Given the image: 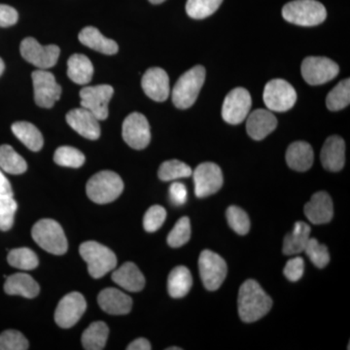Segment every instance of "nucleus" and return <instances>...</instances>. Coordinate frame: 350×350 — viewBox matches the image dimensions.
Here are the masks:
<instances>
[{
  "instance_id": "nucleus-43",
  "label": "nucleus",
  "mask_w": 350,
  "mask_h": 350,
  "mask_svg": "<svg viewBox=\"0 0 350 350\" xmlns=\"http://www.w3.org/2000/svg\"><path fill=\"white\" fill-rule=\"evenodd\" d=\"M165 218H167V211L163 206H151L144 215V227L145 231L149 232L158 231L165 223Z\"/></svg>"
},
{
  "instance_id": "nucleus-14",
  "label": "nucleus",
  "mask_w": 350,
  "mask_h": 350,
  "mask_svg": "<svg viewBox=\"0 0 350 350\" xmlns=\"http://www.w3.org/2000/svg\"><path fill=\"white\" fill-rule=\"evenodd\" d=\"M123 138L131 148L142 150L150 144V126L142 113L133 112L123 123Z\"/></svg>"
},
{
  "instance_id": "nucleus-17",
  "label": "nucleus",
  "mask_w": 350,
  "mask_h": 350,
  "mask_svg": "<svg viewBox=\"0 0 350 350\" xmlns=\"http://www.w3.org/2000/svg\"><path fill=\"white\" fill-rule=\"evenodd\" d=\"M142 86L144 93L151 100L163 103L169 98L170 78L163 68H149L142 77Z\"/></svg>"
},
{
  "instance_id": "nucleus-49",
  "label": "nucleus",
  "mask_w": 350,
  "mask_h": 350,
  "mask_svg": "<svg viewBox=\"0 0 350 350\" xmlns=\"http://www.w3.org/2000/svg\"><path fill=\"white\" fill-rule=\"evenodd\" d=\"M4 68H5V66H4L3 61H2V59H0V76L3 73Z\"/></svg>"
},
{
  "instance_id": "nucleus-48",
  "label": "nucleus",
  "mask_w": 350,
  "mask_h": 350,
  "mask_svg": "<svg viewBox=\"0 0 350 350\" xmlns=\"http://www.w3.org/2000/svg\"><path fill=\"white\" fill-rule=\"evenodd\" d=\"M128 350H151L152 347L150 342L144 338H139L137 340H133L126 347Z\"/></svg>"
},
{
  "instance_id": "nucleus-21",
  "label": "nucleus",
  "mask_w": 350,
  "mask_h": 350,
  "mask_svg": "<svg viewBox=\"0 0 350 350\" xmlns=\"http://www.w3.org/2000/svg\"><path fill=\"white\" fill-rule=\"evenodd\" d=\"M246 122V131L251 138L262 140L273 133L278 126V119L273 112L266 109H256L251 112Z\"/></svg>"
},
{
  "instance_id": "nucleus-30",
  "label": "nucleus",
  "mask_w": 350,
  "mask_h": 350,
  "mask_svg": "<svg viewBox=\"0 0 350 350\" xmlns=\"http://www.w3.org/2000/svg\"><path fill=\"white\" fill-rule=\"evenodd\" d=\"M12 131L15 137L25 145L29 150L38 152L43 147L42 133L38 129L29 122H17L12 125Z\"/></svg>"
},
{
  "instance_id": "nucleus-46",
  "label": "nucleus",
  "mask_w": 350,
  "mask_h": 350,
  "mask_svg": "<svg viewBox=\"0 0 350 350\" xmlns=\"http://www.w3.org/2000/svg\"><path fill=\"white\" fill-rule=\"evenodd\" d=\"M19 15L13 7L0 4V27H8L18 22Z\"/></svg>"
},
{
  "instance_id": "nucleus-25",
  "label": "nucleus",
  "mask_w": 350,
  "mask_h": 350,
  "mask_svg": "<svg viewBox=\"0 0 350 350\" xmlns=\"http://www.w3.org/2000/svg\"><path fill=\"white\" fill-rule=\"evenodd\" d=\"M313 150L308 142H296L288 147L286 162L290 169L296 172H306L312 167Z\"/></svg>"
},
{
  "instance_id": "nucleus-24",
  "label": "nucleus",
  "mask_w": 350,
  "mask_h": 350,
  "mask_svg": "<svg viewBox=\"0 0 350 350\" xmlns=\"http://www.w3.org/2000/svg\"><path fill=\"white\" fill-rule=\"evenodd\" d=\"M4 291L8 295H18L27 299H33L40 292L39 284L27 273H15L6 278Z\"/></svg>"
},
{
  "instance_id": "nucleus-7",
  "label": "nucleus",
  "mask_w": 350,
  "mask_h": 350,
  "mask_svg": "<svg viewBox=\"0 0 350 350\" xmlns=\"http://www.w3.org/2000/svg\"><path fill=\"white\" fill-rule=\"evenodd\" d=\"M199 269L202 283L209 291L219 289L224 282L228 273L225 260L211 250H204L200 253Z\"/></svg>"
},
{
  "instance_id": "nucleus-9",
  "label": "nucleus",
  "mask_w": 350,
  "mask_h": 350,
  "mask_svg": "<svg viewBox=\"0 0 350 350\" xmlns=\"http://www.w3.org/2000/svg\"><path fill=\"white\" fill-rule=\"evenodd\" d=\"M301 75L312 86L325 84L337 77L340 68L335 62L325 57H308L301 64Z\"/></svg>"
},
{
  "instance_id": "nucleus-29",
  "label": "nucleus",
  "mask_w": 350,
  "mask_h": 350,
  "mask_svg": "<svg viewBox=\"0 0 350 350\" xmlns=\"http://www.w3.org/2000/svg\"><path fill=\"white\" fill-rule=\"evenodd\" d=\"M68 75L76 84H88L93 78V64L84 55H72L68 61Z\"/></svg>"
},
{
  "instance_id": "nucleus-18",
  "label": "nucleus",
  "mask_w": 350,
  "mask_h": 350,
  "mask_svg": "<svg viewBox=\"0 0 350 350\" xmlns=\"http://www.w3.org/2000/svg\"><path fill=\"white\" fill-rule=\"evenodd\" d=\"M66 122L83 137L96 140L100 137V126L93 113L86 108H76L66 114Z\"/></svg>"
},
{
  "instance_id": "nucleus-32",
  "label": "nucleus",
  "mask_w": 350,
  "mask_h": 350,
  "mask_svg": "<svg viewBox=\"0 0 350 350\" xmlns=\"http://www.w3.org/2000/svg\"><path fill=\"white\" fill-rule=\"evenodd\" d=\"M0 170L7 174L17 175L27 172V163L10 145L0 146Z\"/></svg>"
},
{
  "instance_id": "nucleus-37",
  "label": "nucleus",
  "mask_w": 350,
  "mask_h": 350,
  "mask_svg": "<svg viewBox=\"0 0 350 350\" xmlns=\"http://www.w3.org/2000/svg\"><path fill=\"white\" fill-rule=\"evenodd\" d=\"M85 156L81 151L70 146H62L55 152L54 161L62 167L78 169L85 163Z\"/></svg>"
},
{
  "instance_id": "nucleus-15",
  "label": "nucleus",
  "mask_w": 350,
  "mask_h": 350,
  "mask_svg": "<svg viewBox=\"0 0 350 350\" xmlns=\"http://www.w3.org/2000/svg\"><path fill=\"white\" fill-rule=\"evenodd\" d=\"M192 174L194 177L195 194L198 198L215 194L223 186L222 170L216 163H200Z\"/></svg>"
},
{
  "instance_id": "nucleus-11",
  "label": "nucleus",
  "mask_w": 350,
  "mask_h": 350,
  "mask_svg": "<svg viewBox=\"0 0 350 350\" xmlns=\"http://www.w3.org/2000/svg\"><path fill=\"white\" fill-rule=\"evenodd\" d=\"M31 77L36 105L42 108L54 107L62 96V87L57 84L55 76L49 71L38 69L32 72Z\"/></svg>"
},
{
  "instance_id": "nucleus-31",
  "label": "nucleus",
  "mask_w": 350,
  "mask_h": 350,
  "mask_svg": "<svg viewBox=\"0 0 350 350\" xmlns=\"http://www.w3.org/2000/svg\"><path fill=\"white\" fill-rule=\"evenodd\" d=\"M109 329L103 321L94 322L82 335V345L86 350H101L107 345Z\"/></svg>"
},
{
  "instance_id": "nucleus-36",
  "label": "nucleus",
  "mask_w": 350,
  "mask_h": 350,
  "mask_svg": "<svg viewBox=\"0 0 350 350\" xmlns=\"http://www.w3.org/2000/svg\"><path fill=\"white\" fill-rule=\"evenodd\" d=\"M223 0H187L186 12L192 19H206L218 10Z\"/></svg>"
},
{
  "instance_id": "nucleus-45",
  "label": "nucleus",
  "mask_w": 350,
  "mask_h": 350,
  "mask_svg": "<svg viewBox=\"0 0 350 350\" xmlns=\"http://www.w3.org/2000/svg\"><path fill=\"white\" fill-rule=\"evenodd\" d=\"M187 188L180 182H174L170 187V202L176 206H183L187 202Z\"/></svg>"
},
{
  "instance_id": "nucleus-28",
  "label": "nucleus",
  "mask_w": 350,
  "mask_h": 350,
  "mask_svg": "<svg viewBox=\"0 0 350 350\" xmlns=\"http://www.w3.org/2000/svg\"><path fill=\"white\" fill-rule=\"evenodd\" d=\"M192 285V275L186 267H176L170 271L167 278V291L172 298H183L189 293Z\"/></svg>"
},
{
  "instance_id": "nucleus-1",
  "label": "nucleus",
  "mask_w": 350,
  "mask_h": 350,
  "mask_svg": "<svg viewBox=\"0 0 350 350\" xmlns=\"http://www.w3.org/2000/svg\"><path fill=\"white\" fill-rule=\"evenodd\" d=\"M238 306L241 319L252 323L271 310L273 300L256 280H248L239 288Z\"/></svg>"
},
{
  "instance_id": "nucleus-12",
  "label": "nucleus",
  "mask_w": 350,
  "mask_h": 350,
  "mask_svg": "<svg viewBox=\"0 0 350 350\" xmlns=\"http://www.w3.org/2000/svg\"><path fill=\"white\" fill-rule=\"evenodd\" d=\"M252 100L250 92L244 88H234L227 94L223 103L222 117L231 125L243 123L250 114Z\"/></svg>"
},
{
  "instance_id": "nucleus-13",
  "label": "nucleus",
  "mask_w": 350,
  "mask_h": 350,
  "mask_svg": "<svg viewBox=\"0 0 350 350\" xmlns=\"http://www.w3.org/2000/svg\"><path fill=\"white\" fill-rule=\"evenodd\" d=\"M114 90L109 85L85 87L80 91L81 107L93 113L98 121L107 120L109 111L108 105L112 98Z\"/></svg>"
},
{
  "instance_id": "nucleus-20",
  "label": "nucleus",
  "mask_w": 350,
  "mask_h": 350,
  "mask_svg": "<svg viewBox=\"0 0 350 350\" xmlns=\"http://www.w3.org/2000/svg\"><path fill=\"white\" fill-rule=\"evenodd\" d=\"M306 217L315 225L330 222L334 215L333 202L326 192H317L305 206Z\"/></svg>"
},
{
  "instance_id": "nucleus-26",
  "label": "nucleus",
  "mask_w": 350,
  "mask_h": 350,
  "mask_svg": "<svg viewBox=\"0 0 350 350\" xmlns=\"http://www.w3.org/2000/svg\"><path fill=\"white\" fill-rule=\"evenodd\" d=\"M80 42L96 52L105 55H115L118 52L117 43L112 39L107 38L94 27H87L78 36Z\"/></svg>"
},
{
  "instance_id": "nucleus-8",
  "label": "nucleus",
  "mask_w": 350,
  "mask_h": 350,
  "mask_svg": "<svg viewBox=\"0 0 350 350\" xmlns=\"http://www.w3.org/2000/svg\"><path fill=\"white\" fill-rule=\"evenodd\" d=\"M262 98L269 111L285 112L294 107L297 93L290 83L283 79H273L267 83Z\"/></svg>"
},
{
  "instance_id": "nucleus-50",
  "label": "nucleus",
  "mask_w": 350,
  "mask_h": 350,
  "mask_svg": "<svg viewBox=\"0 0 350 350\" xmlns=\"http://www.w3.org/2000/svg\"><path fill=\"white\" fill-rule=\"evenodd\" d=\"M149 1H150L151 3L153 4H161L163 3V2H165V0H149Z\"/></svg>"
},
{
  "instance_id": "nucleus-3",
  "label": "nucleus",
  "mask_w": 350,
  "mask_h": 350,
  "mask_svg": "<svg viewBox=\"0 0 350 350\" xmlns=\"http://www.w3.org/2000/svg\"><path fill=\"white\" fill-rule=\"evenodd\" d=\"M206 80V69L196 66L189 69L176 82L172 90V101L179 109H187L197 100L200 89Z\"/></svg>"
},
{
  "instance_id": "nucleus-39",
  "label": "nucleus",
  "mask_w": 350,
  "mask_h": 350,
  "mask_svg": "<svg viewBox=\"0 0 350 350\" xmlns=\"http://www.w3.org/2000/svg\"><path fill=\"white\" fill-rule=\"evenodd\" d=\"M228 224L237 234L245 236L250 230V220L247 213L241 207L232 206L227 209L226 213Z\"/></svg>"
},
{
  "instance_id": "nucleus-10",
  "label": "nucleus",
  "mask_w": 350,
  "mask_h": 350,
  "mask_svg": "<svg viewBox=\"0 0 350 350\" xmlns=\"http://www.w3.org/2000/svg\"><path fill=\"white\" fill-rule=\"evenodd\" d=\"M21 55L27 63L39 69L53 68L59 59L61 50L56 45L43 46L36 39L27 38L21 43Z\"/></svg>"
},
{
  "instance_id": "nucleus-51",
  "label": "nucleus",
  "mask_w": 350,
  "mask_h": 350,
  "mask_svg": "<svg viewBox=\"0 0 350 350\" xmlns=\"http://www.w3.org/2000/svg\"><path fill=\"white\" fill-rule=\"evenodd\" d=\"M169 350H181L180 347H170Z\"/></svg>"
},
{
  "instance_id": "nucleus-27",
  "label": "nucleus",
  "mask_w": 350,
  "mask_h": 350,
  "mask_svg": "<svg viewBox=\"0 0 350 350\" xmlns=\"http://www.w3.org/2000/svg\"><path fill=\"white\" fill-rule=\"evenodd\" d=\"M310 227L303 221L295 223L293 230L283 241V254L291 256L304 252L310 239Z\"/></svg>"
},
{
  "instance_id": "nucleus-16",
  "label": "nucleus",
  "mask_w": 350,
  "mask_h": 350,
  "mask_svg": "<svg viewBox=\"0 0 350 350\" xmlns=\"http://www.w3.org/2000/svg\"><path fill=\"white\" fill-rule=\"evenodd\" d=\"M86 308L84 296L78 292H71L59 301L55 312V321L61 328H71L81 319Z\"/></svg>"
},
{
  "instance_id": "nucleus-40",
  "label": "nucleus",
  "mask_w": 350,
  "mask_h": 350,
  "mask_svg": "<svg viewBox=\"0 0 350 350\" xmlns=\"http://www.w3.org/2000/svg\"><path fill=\"white\" fill-rule=\"evenodd\" d=\"M191 238V222L188 217H182L177 221L174 229L167 236V243L170 247H181L188 243Z\"/></svg>"
},
{
  "instance_id": "nucleus-41",
  "label": "nucleus",
  "mask_w": 350,
  "mask_h": 350,
  "mask_svg": "<svg viewBox=\"0 0 350 350\" xmlns=\"http://www.w3.org/2000/svg\"><path fill=\"white\" fill-rule=\"evenodd\" d=\"M18 204L14 196H0V230L8 231L13 227Z\"/></svg>"
},
{
  "instance_id": "nucleus-22",
  "label": "nucleus",
  "mask_w": 350,
  "mask_h": 350,
  "mask_svg": "<svg viewBox=\"0 0 350 350\" xmlns=\"http://www.w3.org/2000/svg\"><path fill=\"white\" fill-rule=\"evenodd\" d=\"M98 301L103 312L113 315L126 314L133 308L131 297L116 288L103 290L98 295Z\"/></svg>"
},
{
  "instance_id": "nucleus-35",
  "label": "nucleus",
  "mask_w": 350,
  "mask_h": 350,
  "mask_svg": "<svg viewBox=\"0 0 350 350\" xmlns=\"http://www.w3.org/2000/svg\"><path fill=\"white\" fill-rule=\"evenodd\" d=\"M192 169L187 163L178 160H170L163 163L159 169V178L162 181H172L186 178L192 175Z\"/></svg>"
},
{
  "instance_id": "nucleus-47",
  "label": "nucleus",
  "mask_w": 350,
  "mask_h": 350,
  "mask_svg": "<svg viewBox=\"0 0 350 350\" xmlns=\"http://www.w3.org/2000/svg\"><path fill=\"white\" fill-rule=\"evenodd\" d=\"M0 196H14L10 182L0 170Z\"/></svg>"
},
{
  "instance_id": "nucleus-44",
  "label": "nucleus",
  "mask_w": 350,
  "mask_h": 350,
  "mask_svg": "<svg viewBox=\"0 0 350 350\" xmlns=\"http://www.w3.org/2000/svg\"><path fill=\"white\" fill-rule=\"evenodd\" d=\"M305 271V262L301 257H295L289 260L285 265L283 273L288 280L292 282H298L301 278Z\"/></svg>"
},
{
  "instance_id": "nucleus-4",
  "label": "nucleus",
  "mask_w": 350,
  "mask_h": 350,
  "mask_svg": "<svg viewBox=\"0 0 350 350\" xmlns=\"http://www.w3.org/2000/svg\"><path fill=\"white\" fill-rule=\"evenodd\" d=\"M124 182L121 177L110 170H103L93 175L88 181V197L98 204H109L123 193Z\"/></svg>"
},
{
  "instance_id": "nucleus-23",
  "label": "nucleus",
  "mask_w": 350,
  "mask_h": 350,
  "mask_svg": "<svg viewBox=\"0 0 350 350\" xmlns=\"http://www.w3.org/2000/svg\"><path fill=\"white\" fill-rule=\"evenodd\" d=\"M112 280L129 292H139L145 286V278L137 265L126 262L112 273Z\"/></svg>"
},
{
  "instance_id": "nucleus-6",
  "label": "nucleus",
  "mask_w": 350,
  "mask_h": 350,
  "mask_svg": "<svg viewBox=\"0 0 350 350\" xmlns=\"http://www.w3.org/2000/svg\"><path fill=\"white\" fill-rule=\"evenodd\" d=\"M79 253L88 265V271L94 278H100L116 268L114 252L96 241H86L79 247Z\"/></svg>"
},
{
  "instance_id": "nucleus-34",
  "label": "nucleus",
  "mask_w": 350,
  "mask_h": 350,
  "mask_svg": "<svg viewBox=\"0 0 350 350\" xmlns=\"http://www.w3.org/2000/svg\"><path fill=\"white\" fill-rule=\"evenodd\" d=\"M350 103V81L349 78L338 83L328 94L326 105L331 111H340L349 107Z\"/></svg>"
},
{
  "instance_id": "nucleus-19",
  "label": "nucleus",
  "mask_w": 350,
  "mask_h": 350,
  "mask_svg": "<svg viewBox=\"0 0 350 350\" xmlns=\"http://www.w3.org/2000/svg\"><path fill=\"white\" fill-rule=\"evenodd\" d=\"M320 160L324 169L329 172H337L342 170L345 163V140L338 135L327 138L322 147Z\"/></svg>"
},
{
  "instance_id": "nucleus-33",
  "label": "nucleus",
  "mask_w": 350,
  "mask_h": 350,
  "mask_svg": "<svg viewBox=\"0 0 350 350\" xmlns=\"http://www.w3.org/2000/svg\"><path fill=\"white\" fill-rule=\"evenodd\" d=\"M10 266L14 268L23 269V271H31L38 268L39 260L38 255L27 247L16 248L11 250L7 256Z\"/></svg>"
},
{
  "instance_id": "nucleus-42",
  "label": "nucleus",
  "mask_w": 350,
  "mask_h": 350,
  "mask_svg": "<svg viewBox=\"0 0 350 350\" xmlns=\"http://www.w3.org/2000/svg\"><path fill=\"white\" fill-rule=\"evenodd\" d=\"M29 342L22 333L7 330L0 335V350H27Z\"/></svg>"
},
{
  "instance_id": "nucleus-38",
  "label": "nucleus",
  "mask_w": 350,
  "mask_h": 350,
  "mask_svg": "<svg viewBox=\"0 0 350 350\" xmlns=\"http://www.w3.org/2000/svg\"><path fill=\"white\" fill-rule=\"evenodd\" d=\"M304 252H306L312 264L319 269L325 268L330 262L328 248L324 244L319 243L317 239L310 238Z\"/></svg>"
},
{
  "instance_id": "nucleus-2",
  "label": "nucleus",
  "mask_w": 350,
  "mask_h": 350,
  "mask_svg": "<svg viewBox=\"0 0 350 350\" xmlns=\"http://www.w3.org/2000/svg\"><path fill=\"white\" fill-rule=\"evenodd\" d=\"M284 20L301 27H314L326 20L327 11L317 0H294L282 8Z\"/></svg>"
},
{
  "instance_id": "nucleus-5",
  "label": "nucleus",
  "mask_w": 350,
  "mask_h": 350,
  "mask_svg": "<svg viewBox=\"0 0 350 350\" xmlns=\"http://www.w3.org/2000/svg\"><path fill=\"white\" fill-rule=\"evenodd\" d=\"M31 236L42 250L52 254L64 255L68 250L63 228L52 219H42L36 222L32 227Z\"/></svg>"
}]
</instances>
